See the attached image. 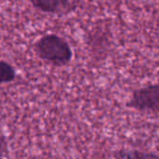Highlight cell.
Wrapping results in <instances>:
<instances>
[{
    "mask_svg": "<svg viewBox=\"0 0 159 159\" xmlns=\"http://www.w3.org/2000/svg\"><path fill=\"white\" fill-rule=\"evenodd\" d=\"M34 50L40 60L57 67L68 65L73 59V50L69 43L55 34L41 36L35 41Z\"/></svg>",
    "mask_w": 159,
    "mask_h": 159,
    "instance_id": "cell-1",
    "label": "cell"
},
{
    "mask_svg": "<svg viewBox=\"0 0 159 159\" xmlns=\"http://www.w3.org/2000/svg\"><path fill=\"white\" fill-rule=\"evenodd\" d=\"M129 105L140 110H158L159 84L149 85L135 90Z\"/></svg>",
    "mask_w": 159,
    "mask_h": 159,
    "instance_id": "cell-2",
    "label": "cell"
},
{
    "mask_svg": "<svg viewBox=\"0 0 159 159\" xmlns=\"http://www.w3.org/2000/svg\"><path fill=\"white\" fill-rule=\"evenodd\" d=\"M29 2L41 12L58 16L72 13L78 6L77 0H29Z\"/></svg>",
    "mask_w": 159,
    "mask_h": 159,
    "instance_id": "cell-3",
    "label": "cell"
},
{
    "mask_svg": "<svg viewBox=\"0 0 159 159\" xmlns=\"http://www.w3.org/2000/svg\"><path fill=\"white\" fill-rule=\"evenodd\" d=\"M16 77L15 68L6 61L0 60V85L12 82Z\"/></svg>",
    "mask_w": 159,
    "mask_h": 159,
    "instance_id": "cell-4",
    "label": "cell"
},
{
    "mask_svg": "<svg viewBox=\"0 0 159 159\" xmlns=\"http://www.w3.org/2000/svg\"><path fill=\"white\" fill-rule=\"evenodd\" d=\"M123 158L126 159H157V157L152 155H146L140 152H129L127 154H123Z\"/></svg>",
    "mask_w": 159,
    "mask_h": 159,
    "instance_id": "cell-5",
    "label": "cell"
},
{
    "mask_svg": "<svg viewBox=\"0 0 159 159\" xmlns=\"http://www.w3.org/2000/svg\"><path fill=\"white\" fill-rule=\"evenodd\" d=\"M7 145L5 136L0 131V157H2L7 153Z\"/></svg>",
    "mask_w": 159,
    "mask_h": 159,
    "instance_id": "cell-6",
    "label": "cell"
}]
</instances>
